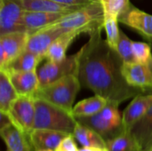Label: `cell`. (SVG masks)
Listing matches in <instances>:
<instances>
[{"instance_id":"cb8c5ba5","label":"cell","mask_w":152,"mask_h":151,"mask_svg":"<svg viewBox=\"0 0 152 151\" xmlns=\"http://www.w3.org/2000/svg\"><path fill=\"white\" fill-rule=\"evenodd\" d=\"M106 145L109 151H142L131 132L125 129L106 141Z\"/></svg>"},{"instance_id":"7c38bea8","label":"cell","mask_w":152,"mask_h":151,"mask_svg":"<svg viewBox=\"0 0 152 151\" xmlns=\"http://www.w3.org/2000/svg\"><path fill=\"white\" fill-rule=\"evenodd\" d=\"M152 106V93H140L134 97L133 101L125 109L122 114V125L125 130L130 131L140 121Z\"/></svg>"},{"instance_id":"d4e9b609","label":"cell","mask_w":152,"mask_h":151,"mask_svg":"<svg viewBox=\"0 0 152 151\" xmlns=\"http://www.w3.org/2000/svg\"><path fill=\"white\" fill-rule=\"evenodd\" d=\"M19 96L8 74L0 69V112L7 114L12 103Z\"/></svg>"},{"instance_id":"e575fe53","label":"cell","mask_w":152,"mask_h":151,"mask_svg":"<svg viewBox=\"0 0 152 151\" xmlns=\"http://www.w3.org/2000/svg\"><path fill=\"white\" fill-rule=\"evenodd\" d=\"M93 1H94V0H93Z\"/></svg>"},{"instance_id":"4dcf8cb0","label":"cell","mask_w":152,"mask_h":151,"mask_svg":"<svg viewBox=\"0 0 152 151\" xmlns=\"http://www.w3.org/2000/svg\"><path fill=\"white\" fill-rule=\"evenodd\" d=\"M53 1L61 4H69V5H86L93 2V0H53Z\"/></svg>"},{"instance_id":"8992f818","label":"cell","mask_w":152,"mask_h":151,"mask_svg":"<svg viewBox=\"0 0 152 151\" xmlns=\"http://www.w3.org/2000/svg\"><path fill=\"white\" fill-rule=\"evenodd\" d=\"M80 57V50L61 61H53L45 59L40 66H38L37 72L39 79V88L48 85L60 78L70 74H77L78 62Z\"/></svg>"},{"instance_id":"5b68a950","label":"cell","mask_w":152,"mask_h":151,"mask_svg":"<svg viewBox=\"0 0 152 151\" xmlns=\"http://www.w3.org/2000/svg\"><path fill=\"white\" fill-rule=\"evenodd\" d=\"M118 104L108 102L105 108L91 117H78L77 122L92 128L101 134L105 141L119 133L124 128L122 115L118 109Z\"/></svg>"},{"instance_id":"30bf717a","label":"cell","mask_w":152,"mask_h":151,"mask_svg":"<svg viewBox=\"0 0 152 151\" xmlns=\"http://www.w3.org/2000/svg\"><path fill=\"white\" fill-rule=\"evenodd\" d=\"M123 76L128 85L142 92L152 93V58L145 63H125L122 67Z\"/></svg>"},{"instance_id":"d6a6232c","label":"cell","mask_w":152,"mask_h":151,"mask_svg":"<svg viewBox=\"0 0 152 151\" xmlns=\"http://www.w3.org/2000/svg\"><path fill=\"white\" fill-rule=\"evenodd\" d=\"M37 151H54L53 150H37Z\"/></svg>"},{"instance_id":"7a4b0ae2","label":"cell","mask_w":152,"mask_h":151,"mask_svg":"<svg viewBox=\"0 0 152 151\" xmlns=\"http://www.w3.org/2000/svg\"><path fill=\"white\" fill-rule=\"evenodd\" d=\"M104 10L99 0L84 5L80 9L68 13L52 24L65 31H75L89 36L98 29L104 28Z\"/></svg>"},{"instance_id":"44dd1931","label":"cell","mask_w":152,"mask_h":151,"mask_svg":"<svg viewBox=\"0 0 152 151\" xmlns=\"http://www.w3.org/2000/svg\"><path fill=\"white\" fill-rule=\"evenodd\" d=\"M77 36H79V34L75 31H66L61 35L51 44L47 50L45 59L53 61H61L64 60L67 56L66 53L68 48Z\"/></svg>"},{"instance_id":"ffe728a7","label":"cell","mask_w":152,"mask_h":151,"mask_svg":"<svg viewBox=\"0 0 152 151\" xmlns=\"http://www.w3.org/2000/svg\"><path fill=\"white\" fill-rule=\"evenodd\" d=\"M45 60L44 57L36 54L28 50H24L18 57L12 61L4 70L5 71H16L26 72L37 70L40 63Z\"/></svg>"},{"instance_id":"4fadbf2b","label":"cell","mask_w":152,"mask_h":151,"mask_svg":"<svg viewBox=\"0 0 152 151\" xmlns=\"http://www.w3.org/2000/svg\"><path fill=\"white\" fill-rule=\"evenodd\" d=\"M119 22L133 28L149 42H152V15L133 4L130 9L118 20Z\"/></svg>"},{"instance_id":"83f0119b","label":"cell","mask_w":152,"mask_h":151,"mask_svg":"<svg viewBox=\"0 0 152 151\" xmlns=\"http://www.w3.org/2000/svg\"><path fill=\"white\" fill-rule=\"evenodd\" d=\"M133 40H131L122 30H120L119 39L116 47V51L125 63L135 62L133 53Z\"/></svg>"},{"instance_id":"9c48e42d","label":"cell","mask_w":152,"mask_h":151,"mask_svg":"<svg viewBox=\"0 0 152 151\" xmlns=\"http://www.w3.org/2000/svg\"><path fill=\"white\" fill-rule=\"evenodd\" d=\"M25 11L21 0H0V35L24 31L22 20Z\"/></svg>"},{"instance_id":"2e32d148","label":"cell","mask_w":152,"mask_h":151,"mask_svg":"<svg viewBox=\"0 0 152 151\" xmlns=\"http://www.w3.org/2000/svg\"><path fill=\"white\" fill-rule=\"evenodd\" d=\"M67 133L47 129H33L28 135L32 151L42 150H54Z\"/></svg>"},{"instance_id":"f546056e","label":"cell","mask_w":152,"mask_h":151,"mask_svg":"<svg viewBox=\"0 0 152 151\" xmlns=\"http://www.w3.org/2000/svg\"><path fill=\"white\" fill-rule=\"evenodd\" d=\"M79 149L76 143V139L72 134L66 135L54 151H78Z\"/></svg>"},{"instance_id":"484cf974","label":"cell","mask_w":152,"mask_h":151,"mask_svg":"<svg viewBox=\"0 0 152 151\" xmlns=\"http://www.w3.org/2000/svg\"><path fill=\"white\" fill-rule=\"evenodd\" d=\"M103 7L104 13L112 15L119 20L132 6L129 0H99Z\"/></svg>"},{"instance_id":"5bb4252c","label":"cell","mask_w":152,"mask_h":151,"mask_svg":"<svg viewBox=\"0 0 152 151\" xmlns=\"http://www.w3.org/2000/svg\"><path fill=\"white\" fill-rule=\"evenodd\" d=\"M65 15V13L59 12L25 11L22 20L23 30L31 35L37 30L55 23Z\"/></svg>"},{"instance_id":"f1b7e54d","label":"cell","mask_w":152,"mask_h":151,"mask_svg":"<svg viewBox=\"0 0 152 151\" xmlns=\"http://www.w3.org/2000/svg\"><path fill=\"white\" fill-rule=\"evenodd\" d=\"M133 53H134L135 62L145 63L152 58L151 45L144 42L134 41L133 42Z\"/></svg>"},{"instance_id":"277c9868","label":"cell","mask_w":152,"mask_h":151,"mask_svg":"<svg viewBox=\"0 0 152 151\" xmlns=\"http://www.w3.org/2000/svg\"><path fill=\"white\" fill-rule=\"evenodd\" d=\"M80 86L81 83L77 74H70L48 85L40 87L34 97L46 101L72 114L73 104Z\"/></svg>"},{"instance_id":"8fae6325","label":"cell","mask_w":152,"mask_h":151,"mask_svg":"<svg viewBox=\"0 0 152 151\" xmlns=\"http://www.w3.org/2000/svg\"><path fill=\"white\" fill-rule=\"evenodd\" d=\"M66 31L54 25H50L29 35L26 49L45 59L51 44Z\"/></svg>"},{"instance_id":"ac0fdd59","label":"cell","mask_w":152,"mask_h":151,"mask_svg":"<svg viewBox=\"0 0 152 151\" xmlns=\"http://www.w3.org/2000/svg\"><path fill=\"white\" fill-rule=\"evenodd\" d=\"M142 151L152 150V106L145 116L130 130Z\"/></svg>"},{"instance_id":"9a60e30c","label":"cell","mask_w":152,"mask_h":151,"mask_svg":"<svg viewBox=\"0 0 152 151\" xmlns=\"http://www.w3.org/2000/svg\"><path fill=\"white\" fill-rule=\"evenodd\" d=\"M0 135L7 151H32L28 136L12 122L1 125Z\"/></svg>"},{"instance_id":"3957f363","label":"cell","mask_w":152,"mask_h":151,"mask_svg":"<svg viewBox=\"0 0 152 151\" xmlns=\"http://www.w3.org/2000/svg\"><path fill=\"white\" fill-rule=\"evenodd\" d=\"M36 117L34 129H47L72 134L77 124V118L65 109L35 97Z\"/></svg>"},{"instance_id":"d6986e66","label":"cell","mask_w":152,"mask_h":151,"mask_svg":"<svg viewBox=\"0 0 152 151\" xmlns=\"http://www.w3.org/2000/svg\"><path fill=\"white\" fill-rule=\"evenodd\" d=\"M21 2L26 11L59 12V13H65V14L73 12L84 6V5H69L53 0H21Z\"/></svg>"},{"instance_id":"ba28073f","label":"cell","mask_w":152,"mask_h":151,"mask_svg":"<svg viewBox=\"0 0 152 151\" xmlns=\"http://www.w3.org/2000/svg\"><path fill=\"white\" fill-rule=\"evenodd\" d=\"M29 35L26 31H13L0 35V69L26 50Z\"/></svg>"},{"instance_id":"6da1fadb","label":"cell","mask_w":152,"mask_h":151,"mask_svg":"<svg viewBox=\"0 0 152 151\" xmlns=\"http://www.w3.org/2000/svg\"><path fill=\"white\" fill-rule=\"evenodd\" d=\"M102 30L91 34L88 42L80 49L77 77L82 86L119 105L144 92L126 83L122 73L124 61L102 38Z\"/></svg>"},{"instance_id":"603a6c76","label":"cell","mask_w":152,"mask_h":151,"mask_svg":"<svg viewBox=\"0 0 152 151\" xmlns=\"http://www.w3.org/2000/svg\"><path fill=\"white\" fill-rule=\"evenodd\" d=\"M72 135L82 147H107L106 141L101 134L79 122Z\"/></svg>"},{"instance_id":"52a82bcc","label":"cell","mask_w":152,"mask_h":151,"mask_svg":"<svg viewBox=\"0 0 152 151\" xmlns=\"http://www.w3.org/2000/svg\"><path fill=\"white\" fill-rule=\"evenodd\" d=\"M7 115L11 122L28 136L33 131L35 125V97L30 95H19L12 103Z\"/></svg>"},{"instance_id":"e0dca14e","label":"cell","mask_w":152,"mask_h":151,"mask_svg":"<svg viewBox=\"0 0 152 151\" xmlns=\"http://www.w3.org/2000/svg\"><path fill=\"white\" fill-rule=\"evenodd\" d=\"M5 72L8 74L9 78L19 95L34 96L36 92L39 89L40 85L37 70L26 72Z\"/></svg>"},{"instance_id":"4316f807","label":"cell","mask_w":152,"mask_h":151,"mask_svg":"<svg viewBox=\"0 0 152 151\" xmlns=\"http://www.w3.org/2000/svg\"><path fill=\"white\" fill-rule=\"evenodd\" d=\"M105 19H104V29L106 32L107 36V42L110 44V47L116 50L118 39H119V35H120V29L118 28V23L119 22L118 20L109 14H105Z\"/></svg>"},{"instance_id":"1f68e13d","label":"cell","mask_w":152,"mask_h":151,"mask_svg":"<svg viewBox=\"0 0 152 151\" xmlns=\"http://www.w3.org/2000/svg\"><path fill=\"white\" fill-rule=\"evenodd\" d=\"M78 151H109L107 147H83Z\"/></svg>"},{"instance_id":"836d02e7","label":"cell","mask_w":152,"mask_h":151,"mask_svg":"<svg viewBox=\"0 0 152 151\" xmlns=\"http://www.w3.org/2000/svg\"><path fill=\"white\" fill-rule=\"evenodd\" d=\"M149 44H150L151 45V47H152V42H149Z\"/></svg>"},{"instance_id":"d590c367","label":"cell","mask_w":152,"mask_h":151,"mask_svg":"<svg viewBox=\"0 0 152 151\" xmlns=\"http://www.w3.org/2000/svg\"><path fill=\"white\" fill-rule=\"evenodd\" d=\"M151 151H152V150H151Z\"/></svg>"},{"instance_id":"7402d4cb","label":"cell","mask_w":152,"mask_h":151,"mask_svg":"<svg viewBox=\"0 0 152 151\" xmlns=\"http://www.w3.org/2000/svg\"><path fill=\"white\" fill-rule=\"evenodd\" d=\"M108 101L99 95L94 94V96L82 100L73 107L72 115L76 117H91L93 115L100 112L108 104Z\"/></svg>"}]
</instances>
